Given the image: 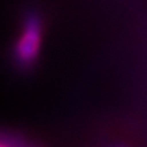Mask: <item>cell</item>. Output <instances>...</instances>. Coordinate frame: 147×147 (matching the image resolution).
<instances>
[{
	"label": "cell",
	"instance_id": "1",
	"mask_svg": "<svg viewBox=\"0 0 147 147\" xmlns=\"http://www.w3.org/2000/svg\"><path fill=\"white\" fill-rule=\"evenodd\" d=\"M43 37L42 20L37 16H29L23 24L20 36L14 46V59L22 66H30L36 61Z\"/></svg>",
	"mask_w": 147,
	"mask_h": 147
},
{
	"label": "cell",
	"instance_id": "2",
	"mask_svg": "<svg viewBox=\"0 0 147 147\" xmlns=\"http://www.w3.org/2000/svg\"><path fill=\"white\" fill-rule=\"evenodd\" d=\"M0 147H11L10 144H7V143H3V142H0Z\"/></svg>",
	"mask_w": 147,
	"mask_h": 147
}]
</instances>
